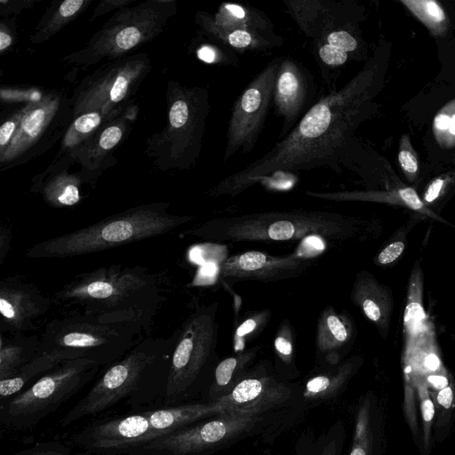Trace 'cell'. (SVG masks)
I'll return each mask as SVG.
<instances>
[{
	"mask_svg": "<svg viewBox=\"0 0 455 455\" xmlns=\"http://www.w3.org/2000/svg\"><path fill=\"white\" fill-rule=\"evenodd\" d=\"M315 263V258L301 253L278 256L247 251L224 259L219 277L228 286L243 281L275 283L301 276Z\"/></svg>",
	"mask_w": 455,
	"mask_h": 455,
	"instance_id": "2e32d148",
	"label": "cell"
},
{
	"mask_svg": "<svg viewBox=\"0 0 455 455\" xmlns=\"http://www.w3.org/2000/svg\"><path fill=\"white\" fill-rule=\"evenodd\" d=\"M420 416L422 420V442L424 453L428 455L430 450L431 430L435 415V406L431 397V392L427 390L419 395Z\"/></svg>",
	"mask_w": 455,
	"mask_h": 455,
	"instance_id": "f35d334b",
	"label": "cell"
},
{
	"mask_svg": "<svg viewBox=\"0 0 455 455\" xmlns=\"http://www.w3.org/2000/svg\"><path fill=\"white\" fill-rule=\"evenodd\" d=\"M89 3V1L84 0H66L62 2L49 20L38 29L35 36V41L38 43L52 36Z\"/></svg>",
	"mask_w": 455,
	"mask_h": 455,
	"instance_id": "d590c367",
	"label": "cell"
},
{
	"mask_svg": "<svg viewBox=\"0 0 455 455\" xmlns=\"http://www.w3.org/2000/svg\"><path fill=\"white\" fill-rule=\"evenodd\" d=\"M80 180L75 176L65 173L59 174L45 183L33 188L34 191L40 192L44 200L51 206L63 208L73 206L80 201Z\"/></svg>",
	"mask_w": 455,
	"mask_h": 455,
	"instance_id": "d6a6232c",
	"label": "cell"
},
{
	"mask_svg": "<svg viewBox=\"0 0 455 455\" xmlns=\"http://www.w3.org/2000/svg\"><path fill=\"white\" fill-rule=\"evenodd\" d=\"M29 455H62V454L59 453L57 451H39L31 453Z\"/></svg>",
	"mask_w": 455,
	"mask_h": 455,
	"instance_id": "f5cc1de1",
	"label": "cell"
},
{
	"mask_svg": "<svg viewBox=\"0 0 455 455\" xmlns=\"http://www.w3.org/2000/svg\"><path fill=\"white\" fill-rule=\"evenodd\" d=\"M282 57L273 59L249 83L233 104L227 131L223 160L236 152L250 153L267 116Z\"/></svg>",
	"mask_w": 455,
	"mask_h": 455,
	"instance_id": "30bf717a",
	"label": "cell"
},
{
	"mask_svg": "<svg viewBox=\"0 0 455 455\" xmlns=\"http://www.w3.org/2000/svg\"><path fill=\"white\" fill-rule=\"evenodd\" d=\"M306 195L314 198L335 202H374L385 203L407 207L419 213L430 217L438 221L451 225L445 220L428 209L422 199L419 196L414 188L403 187L386 191H334V192H314L307 191Z\"/></svg>",
	"mask_w": 455,
	"mask_h": 455,
	"instance_id": "cb8c5ba5",
	"label": "cell"
},
{
	"mask_svg": "<svg viewBox=\"0 0 455 455\" xmlns=\"http://www.w3.org/2000/svg\"><path fill=\"white\" fill-rule=\"evenodd\" d=\"M166 296L159 274L142 266L114 264L76 275L52 299L71 311L138 324L149 334Z\"/></svg>",
	"mask_w": 455,
	"mask_h": 455,
	"instance_id": "7a4b0ae2",
	"label": "cell"
},
{
	"mask_svg": "<svg viewBox=\"0 0 455 455\" xmlns=\"http://www.w3.org/2000/svg\"><path fill=\"white\" fill-rule=\"evenodd\" d=\"M270 318V312L268 310H262L258 312L252 316L248 317L236 329L235 339L240 340L260 331V328L267 324Z\"/></svg>",
	"mask_w": 455,
	"mask_h": 455,
	"instance_id": "b9f144b4",
	"label": "cell"
},
{
	"mask_svg": "<svg viewBox=\"0 0 455 455\" xmlns=\"http://www.w3.org/2000/svg\"><path fill=\"white\" fill-rule=\"evenodd\" d=\"M259 346H254L220 360L208 387V402L217 403L231 393L253 364Z\"/></svg>",
	"mask_w": 455,
	"mask_h": 455,
	"instance_id": "83f0119b",
	"label": "cell"
},
{
	"mask_svg": "<svg viewBox=\"0 0 455 455\" xmlns=\"http://www.w3.org/2000/svg\"><path fill=\"white\" fill-rule=\"evenodd\" d=\"M379 71L376 59L369 60L348 83L318 100L270 150L223 178L210 194L235 196L272 175L349 167L355 132L371 112Z\"/></svg>",
	"mask_w": 455,
	"mask_h": 455,
	"instance_id": "6da1fadb",
	"label": "cell"
},
{
	"mask_svg": "<svg viewBox=\"0 0 455 455\" xmlns=\"http://www.w3.org/2000/svg\"><path fill=\"white\" fill-rule=\"evenodd\" d=\"M59 108L60 100L53 95L26 107L12 140L1 153V163L15 160L35 146L50 128Z\"/></svg>",
	"mask_w": 455,
	"mask_h": 455,
	"instance_id": "44dd1931",
	"label": "cell"
},
{
	"mask_svg": "<svg viewBox=\"0 0 455 455\" xmlns=\"http://www.w3.org/2000/svg\"><path fill=\"white\" fill-rule=\"evenodd\" d=\"M164 2H152L124 13H117L118 20L109 22L90 42L82 52L73 55V60L91 63L102 58L118 57L139 44L147 42L163 28L168 16L164 14Z\"/></svg>",
	"mask_w": 455,
	"mask_h": 455,
	"instance_id": "4fadbf2b",
	"label": "cell"
},
{
	"mask_svg": "<svg viewBox=\"0 0 455 455\" xmlns=\"http://www.w3.org/2000/svg\"><path fill=\"white\" fill-rule=\"evenodd\" d=\"M24 115V108L19 113L14 114L10 119L5 121L0 127V149L3 153L10 144L13 135Z\"/></svg>",
	"mask_w": 455,
	"mask_h": 455,
	"instance_id": "7bdbcfd3",
	"label": "cell"
},
{
	"mask_svg": "<svg viewBox=\"0 0 455 455\" xmlns=\"http://www.w3.org/2000/svg\"><path fill=\"white\" fill-rule=\"evenodd\" d=\"M218 310V302L201 306L175 330L165 387L168 402L187 393L204 379L211 384L220 361Z\"/></svg>",
	"mask_w": 455,
	"mask_h": 455,
	"instance_id": "52a82bcc",
	"label": "cell"
},
{
	"mask_svg": "<svg viewBox=\"0 0 455 455\" xmlns=\"http://www.w3.org/2000/svg\"><path fill=\"white\" fill-rule=\"evenodd\" d=\"M53 304L32 282L20 275L0 280V332L22 335L36 329V322Z\"/></svg>",
	"mask_w": 455,
	"mask_h": 455,
	"instance_id": "e0dca14e",
	"label": "cell"
},
{
	"mask_svg": "<svg viewBox=\"0 0 455 455\" xmlns=\"http://www.w3.org/2000/svg\"><path fill=\"white\" fill-rule=\"evenodd\" d=\"M383 418L375 395L367 392L357 403L348 455H382Z\"/></svg>",
	"mask_w": 455,
	"mask_h": 455,
	"instance_id": "603a6c76",
	"label": "cell"
},
{
	"mask_svg": "<svg viewBox=\"0 0 455 455\" xmlns=\"http://www.w3.org/2000/svg\"><path fill=\"white\" fill-rule=\"evenodd\" d=\"M197 56L209 64L236 65L238 59L235 52L213 43L204 44L197 50Z\"/></svg>",
	"mask_w": 455,
	"mask_h": 455,
	"instance_id": "60d3db41",
	"label": "cell"
},
{
	"mask_svg": "<svg viewBox=\"0 0 455 455\" xmlns=\"http://www.w3.org/2000/svg\"><path fill=\"white\" fill-rule=\"evenodd\" d=\"M444 185L445 180L442 178H436L428 185L422 199V202L426 206L427 204L435 202L440 196L444 188Z\"/></svg>",
	"mask_w": 455,
	"mask_h": 455,
	"instance_id": "7dc6e473",
	"label": "cell"
},
{
	"mask_svg": "<svg viewBox=\"0 0 455 455\" xmlns=\"http://www.w3.org/2000/svg\"><path fill=\"white\" fill-rule=\"evenodd\" d=\"M409 228L403 227L399 229L390 241L374 257L373 261L379 267H386L396 261L406 247V234Z\"/></svg>",
	"mask_w": 455,
	"mask_h": 455,
	"instance_id": "74e56055",
	"label": "cell"
},
{
	"mask_svg": "<svg viewBox=\"0 0 455 455\" xmlns=\"http://www.w3.org/2000/svg\"><path fill=\"white\" fill-rule=\"evenodd\" d=\"M213 22L228 30H247L265 36H276L272 20L256 7L238 3H222L212 16Z\"/></svg>",
	"mask_w": 455,
	"mask_h": 455,
	"instance_id": "f1b7e54d",
	"label": "cell"
},
{
	"mask_svg": "<svg viewBox=\"0 0 455 455\" xmlns=\"http://www.w3.org/2000/svg\"><path fill=\"white\" fill-rule=\"evenodd\" d=\"M283 4L312 47L329 44L347 52L351 58L359 50L348 2L284 0Z\"/></svg>",
	"mask_w": 455,
	"mask_h": 455,
	"instance_id": "8fae6325",
	"label": "cell"
},
{
	"mask_svg": "<svg viewBox=\"0 0 455 455\" xmlns=\"http://www.w3.org/2000/svg\"><path fill=\"white\" fill-rule=\"evenodd\" d=\"M12 242V228L9 224H0V266L5 261Z\"/></svg>",
	"mask_w": 455,
	"mask_h": 455,
	"instance_id": "bcb514c9",
	"label": "cell"
},
{
	"mask_svg": "<svg viewBox=\"0 0 455 455\" xmlns=\"http://www.w3.org/2000/svg\"><path fill=\"white\" fill-rule=\"evenodd\" d=\"M169 204H140L87 227L36 243L29 259H61L100 252L169 233L191 221L190 215L168 212Z\"/></svg>",
	"mask_w": 455,
	"mask_h": 455,
	"instance_id": "277c9868",
	"label": "cell"
},
{
	"mask_svg": "<svg viewBox=\"0 0 455 455\" xmlns=\"http://www.w3.org/2000/svg\"><path fill=\"white\" fill-rule=\"evenodd\" d=\"M152 439L151 424L145 413L106 422L92 432L93 446L96 448H118L150 442Z\"/></svg>",
	"mask_w": 455,
	"mask_h": 455,
	"instance_id": "484cf974",
	"label": "cell"
},
{
	"mask_svg": "<svg viewBox=\"0 0 455 455\" xmlns=\"http://www.w3.org/2000/svg\"><path fill=\"white\" fill-rule=\"evenodd\" d=\"M398 160L403 172L409 177L410 180H412L411 178L418 172L419 165L416 156L411 150L408 141L406 143L403 142L398 154Z\"/></svg>",
	"mask_w": 455,
	"mask_h": 455,
	"instance_id": "ee69618b",
	"label": "cell"
},
{
	"mask_svg": "<svg viewBox=\"0 0 455 455\" xmlns=\"http://www.w3.org/2000/svg\"><path fill=\"white\" fill-rule=\"evenodd\" d=\"M225 413L281 416L296 422L306 412L302 384L281 378L274 363H253L229 395L219 402Z\"/></svg>",
	"mask_w": 455,
	"mask_h": 455,
	"instance_id": "9c48e42d",
	"label": "cell"
},
{
	"mask_svg": "<svg viewBox=\"0 0 455 455\" xmlns=\"http://www.w3.org/2000/svg\"><path fill=\"white\" fill-rule=\"evenodd\" d=\"M210 108L206 88L177 86L167 127L168 154L173 165L188 168L196 162Z\"/></svg>",
	"mask_w": 455,
	"mask_h": 455,
	"instance_id": "7c38bea8",
	"label": "cell"
},
{
	"mask_svg": "<svg viewBox=\"0 0 455 455\" xmlns=\"http://www.w3.org/2000/svg\"><path fill=\"white\" fill-rule=\"evenodd\" d=\"M295 423L281 416L224 413L158 436L148 448L175 455L207 454L250 437L274 441Z\"/></svg>",
	"mask_w": 455,
	"mask_h": 455,
	"instance_id": "8992f818",
	"label": "cell"
},
{
	"mask_svg": "<svg viewBox=\"0 0 455 455\" xmlns=\"http://www.w3.org/2000/svg\"><path fill=\"white\" fill-rule=\"evenodd\" d=\"M313 50L322 73L331 68L339 69L351 58L347 52L329 44L315 46Z\"/></svg>",
	"mask_w": 455,
	"mask_h": 455,
	"instance_id": "ab89813d",
	"label": "cell"
},
{
	"mask_svg": "<svg viewBox=\"0 0 455 455\" xmlns=\"http://www.w3.org/2000/svg\"><path fill=\"white\" fill-rule=\"evenodd\" d=\"M124 131L119 124H112L100 134L99 139V148L104 151L113 148L122 139Z\"/></svg>",
	"mask_w": 455,
	"mask_h": 455,
	"instance_id": "f6af8a7d",
	"label": "cell"
},
{
	"mask_svg": "<svg viewBox=\"0 0 455 455\" xmlns=\"http://www.w3.org/2000/svg\"><path fill=\"white\" fill-rule=\"evenodd\" d=\"M196 23L213 43L233 52L267 51L283 44V38L278 35L270 36L247 30L221 28L213 22L212 15L205 12L196 13Z\"/></svg>",
	"mask_w": 455,
	"mask_h": 455,
	"instance_id": "d4e9b609",
	"label": "cell"
},
{
	"mask_svg": "<svg viewBox=\"0 0 455 455\" xmlns=\"http://www.w3.org/2000/svg\"><path fill=\"white\" fill-rule=\"evenodd\" d=\"M448 132L453 137H455V113L451 116Z\"/></svg>",
	"mask_w": 455,
	"mask_h": 455,
	"instance_id": "816d5d0a",
	"label": "cell"
},
{
	"mask_svg": "<svg viewBox=\"0 0 455 455\" xmlns=\"http://www.w3.org/2000/svg\"><path fill=\"white\" fill-rule=\"evenodd\" d=\"M62 362L65 361L59 355L49 353L36 355L15 376L0 379V395L5 397L17 393L33 377L51 371Z\"/></svg>",
	"mask_w": 455,
	"mask_h": 455,
	"instance_id": "836d02e7",
	"label": "cell"
},
{
	"mask_svg": "<svg viewBox=\"0 0 455 455\" xmlns=\"http://www.w3.org/2000/svg\"><path fill=\"white\" fill-rule=\"evenodd\" d=\"M146 336L135 323L69 311L46 323L37 355L56 354L64 361L84 357L101 365L120 358Z\"/></svg>",
	"mask_w": 455,
	"mask_h": 455,
	"instance_id": "5b68a950",
	"label": "cell"
},
{
	"mask_svg": "<svg viewBox=\"0 0 455 455\" xmlns=\"http://www.w3.org/2000/svg\"><path fill=\"white\" fill-rule=\"evenodd\" d=\"M363 363L360 355L345 358L332 366L316 367V371L302 384L305 410L337 398Z\"/></svg>",
	"mask_w": 455,
	"mask_h": 455,
	"instance_id": "7402d4cb",
	"label": "cell"
},
{
	"mask_svg": "<svg viewBox=\"0 0 455 455\" xmlns=\"http://www.w3.org/2000/svg\"><path fill=\"white\" fill-rule=\"evenodd\" d=\"M350 299L375 326L379 335L386 339L394 309L390 288L381 283L370 272L362 270L355 275Z\"/></svg>",
	"mask_w": 455,
	"mask_h": 455,
	"instance_id": "ffe728a7",
	"label": "cell"
},
{
	"mask_svg": "<svg viewBox=\"0 0 455 455\" xmlns=\"http://www.w3.org/2000/svg\"><path fill=\"white\" fill-rule=\"evenodd\" d=\"M355 337L356 326L347 310H337L332 306L323 308L315 328L316 367L332 366L343 361Z\"/></svg>",
	"mask_w": 455,
	"mask_h": 455,
	"instance_id": "d6986e66",
	"label": "cell"
},
{
	"mask_svg": "<svg viewBox=\"0 0 455 455\" xmlns=\"http://www.w3.org/2000/svg\"><path fill=\"white\" fill-rule=\"evenodd\" d=\"M451 116L446 112L436 115L434 120V128L436 134L448 131Z\"/></svg>",
	"mask_w": 455,
	"mask_h": 455,
	"instance_id": "681fc988",
	"label": "cell"
},
{
	"mask_svg": "<svg viewBox=\"0 0 455 455\" xmlns=\"http://www.w3.org/2000/svg\"><path fill=\"white\" fill-rule=\"evenodd\" d=\"M371 223L328 211L294 210L218 217L187 231L212 242H296L316 237L335 245L365 238Z\"/></svg>",
	"mask_w": 455,
	"mask_h": 455,
	"instance_id": "3957f363",
	"label": "cell"
},
{
	"mask_svg": "<svg viewBox=\"0 0 455 455\" xmlns=\"http://www.w3.org/2000/svg\"><path fill=\"white\" fill-rule=\"evenodd\" d=\"M404 4L431 32L441 35L446 29L447 18L442 6L434 0H402Z\"/></svg>",
	"mask_w": 455,
	"mask_h": 455,
	"instance_id": "e575fe53",
	"label": "cell"
},
{
	"mask_svg": "<svg viewBox=\"0 0 455 455\" xmlns=\"http://www.w3.org/2000/svg\"><path fill=\"white\" fill-rule=\"evenodd\" d=\"M40 337L0 332V379L15 376L38 353Z\"/></svg>",
	"mask_w": 455,
	"mask_h": 455,
	"instance_id": "f546056e",
	"label": "cell"
},
{
	"mask_svg": "<svg viewBox=\"0 0 455 455\" xmlns=\"http://www.w3.org/2000/svg\"><path fill=\"white\" fill-rule=\"evenodd\" d=\"M346 435L342 420H336L318 433L307 429L296 440L294 455H342Z\"/></svg>",
	"mask_w": 455,
	"mask_h": 455,
	"instance_id": "4dcf8cb0",
	"label": "cell"
},
{
	"mask_svg": "<svg viewBox=\"0 0 455 455\" xmlns=\"http://www.w3.org/2000/svg\"><path fill=\"white\" fill-rule=\"evenodd\" d=\"M273 347L275 372L281 378L291 381L298 378L299 371L295 362V338L288 319H284L280 323L274 339Z\"/></svg>",
	"mask_w": 455,
	"mask_h": 455,
	"instance_id": "1f68e13d",
	"label": "cell"
},
{
	"mask_svg": "<svg viewBox=\"0 0 455 455\" xmlns=\"http://www.w3.org/2000/svg\"><path fill=\"white\" fill-rule=\"evenodd\" d=\"M176 340L169 337L146 336L116 359L101 375L87 395L63 419V425L113 405L134 389L153 367L168 359Z\"/></svg>",
	"mask_w": 455,
	"mask_h": 455,
	"instance_id": "ba28073f",
	"label": "cell"
},
{
	"mask_svg": "<svg viewBox=\"0 0 455 455\" xmlns=\"http://www.w3.org/2000/svg\"><path fill=\"white\" fill-rule=\"evenodd\" d=\"M436 402L441 409L448 411L454 403L453 384L440 389L436 394Z\"/></svg>",
	"mask_w": 455,
	"mask_h": 455,
	"instance_id": "c3c4849f",
	"label": "cell"
},
{
	"mask_svg": "<svg viewBox=\"0 0 455 455\" xmlns=\"http://www.w3.org/2000/svg\"><path fill=\"white\" fill-rule=\"evenodd\" d=\"M146 57L132 56L98 70L82 84L75 100V114L100 112L109 115L114 108L134 92L148 72Z\"/></svg>",
	"mask_w": 455,
	"mask_h": 455,
	"instance_id": "5bb4252c",
	"label": "cell"
},
{
	"mask_svg": "<svg viewBox=\"0 0 455 455\" xmlns=\"http://www.w3.org/2000/svg\"><path fill=\"white\" fill-rule=\"evenodd\" d=\"M100 366L96 361L84 357L62 362L12 400L8 414L26 417L48 409L91 379Z\"/></svg>",
	"mask_w": 455,
	"mask_h": 455,
	"instance_id": "9a60e30c",
	"label": "cell"
},
{
	"mask_svg": "<svg viewBox=\"0 0 455 455\" xmlns=\"http://www.w3.org/2000/svg\"><path fill=\"white\" fill-rule=\"evenodd\" d=\"M315 97L316 87L307 68L293 58H282L273 93L275 112L283 118L281 139L316 102Z\"/></svg>",
	"mask_w": 455,
	"mask_h": 455,
	"instance_id": "ac0fdd59",
	"label": "cell"
},
{
	"mask_svg": "<svg viewBox=\"0 0 455 455\" xmlns=\"http://www.w3.org/2000/svg\"><path fill=\"white\" fill-rule=\"evenodd\" d=\"M224 413L219 403H192L145 412L151 424L153 439Z\"/></svg>",
	"mask_w": 455,
	"mask_h": 455,
	"instance_id": "4316f807",
	"label": "cell"
},
{
	"mask_svg": "<svg viewBox=\"0 0 455 455\" xmlns=\"http://www.w3.org/2000/svg\"><path fill=\"white\" fill-rule=\"evenodd\" d=\"M12 36L2 28L0 31V51L3 52L12 44Z\"/></svg>",
	"mask_w": 455,
	"mask_h": 455,
	"instance_id": "f907efd6",
	"label": "cell"
},
{
	"mask_svg": "<svg viewBox=\"0 0 455 455\" xmlns=\"http://www.w3.org/2000/svg\"><path fill=\"white\" fill-rule=\"evenodd\" d=\"M105 116L107 115L100 112H88L80 115L67 132L63 145L66 148H73L87 140L101 125Z\"/></svg>",
	"mask_w": 455,
	"mask_h": 455,
	"instance_id": "8d00e7d4",
	"label": "cell"
}]
</instances>
